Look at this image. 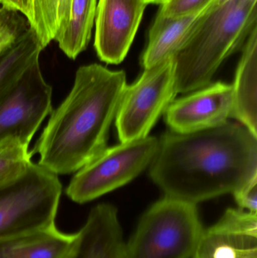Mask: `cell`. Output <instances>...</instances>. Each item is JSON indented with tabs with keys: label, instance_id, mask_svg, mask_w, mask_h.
<instances>
[{
	"label": "cell",
	"instance_id": "cell-1",
	"mask_svg": "<svg viewBox=\"0 0 257 258\" xmlns=\"http://www.w3.org/2000/svg\"><path fill=\"white\" fill-rule=\"evenodd\" d=\"M149 176L166 197L197 205L235 191L257 176V137L226 122L158 141Z\"/></svg>",
	"mask_w": 257,
	"mask_h": 258
},
{
	"label": "cell",
	"instance_id": "cell-2",
	"mask_svg": "<svg viewBox=\"0 0 257 258\" xmlns=\"http://www.w3.org/2000/svg\"><path fill=\"white\" fill-rule=\"evenodd\" d=\"M127 86L125 71L98 63L78 68L72 90L51 112L33 151L39 165L57 175L71 174L99 155Z\"/></svg>",
	"mask_w": 257,
	"mask_h": 258
},
{
	"label": "cell",
	"instance_id": "cell-3",
	"mask_svg": "<svg viewBox=\"0 0 257 258\" xmlns=\"http://www.w3.org/2000/svg\"><path fill=\"white\" fill-rule=\"evenodd\" d=\"M257 0H229L208 8L174 57L176 90L190 93L211 84L220 65L244 47L257 27Z\"/></svg>",
	"mask_w": 257,
	"mask_h": 258
},
{
	"label": "cell",
	"instance_id": "cell-4",
	"mask_svg": "<svg viewBox=\"0 0 257 258\" xmlns=\"http://www.w3.org/2000/svg\"><path fill=\"white\" fill-rule=\"evenodd\" d=\"M61 192L57 174L33 162L0 182V242L55 224Z\"/></svg>",
	"mask_w": 257,
	"mask_h": 258
},
{
	"label": "cell",
	"instance_id": "cell-5",
	"mask_svg": "<svg viewBox=\"0 0 257 258\" xmlns=\"http://www.w3.org/2000/svg\"><path fill=\"white\" fill-rule=\"evenodd\" d=\"M203 230L196 204L164 197L143 214L122 258H191Z\"/></svg>",
	"mask_w": 257,
	"mask_h": 258
},
{
	"label": "cell",
	"instance_id": "cell-6",
	"mask_svg": "<svg viewBox=\"0 0 257 258\" xmlns=\"http://www.w3.org/2000/svg\"><path fill=\"white\" fill-rule=\"evenodd\" d=\"M158 147V140L149 136L106 147L77 171L66 194L82 204L127 184L150 165Z\"/></svg>",
	"mask_w": 257,
	"mask_h": 258
},
{
	"label": "cell",
	"instance_id": "cell-7",
	"mask_svg": "<svg viewBox=\"0 0 257 258\" xmlns=\"http://www.w3.org/2000/svg\"><path fill=\"white\" fill-rule=\"evenodd\" d=\"M177 94L174 57L145 69L137 81L125 88L116 114L121 143L147 137Z\"/></svg>",
	"mask_w": 257,
	"mask_h": 258
},
{
	"label": "cell",
	"instance_id": "cell-8",
	"mask_svg": "<svg viewBox=\"0 0 257 258\" xmlns=\"http://www.w3.org/2000/svg\"><path fill=\"white\" fill-rule=\"evenodd\" d=\"M51 97L52 89L44 79L38 60L0 101V143L15 139L29 147L36 131L52 112Z\"/></svg>",
	"mask_w": 257,
	"mask_h": 258
},
{
	"label": "cell",
	"instance_id": "cell-9",
	"mask_svg": "<svg viewBox=\"0 0 257 258\" xmlns=\"http://www.w3.org/2000/svg\"><path fill=\"white\" fill-rule=\"evenodd\" d=\"M147 6L145 0H98L94 45L101 60L110 64L123 61Z\"/></svg>",
	"mask_w": 257,
	"mask_h": 258
},
{
	"label": "cell",
	"instance_id": "cell-10",
	"mask_svg": "<svg viewBox=\"0 0 257 258\" xmlns=\"http://www.w3.org/2000/svg\"><path fill=\"white\" fill-rule=\"evenodd\" d=\"M175 100L165 111L172 131L189 134L228 122L233 111L232 85L217 82Z\"/></svg>",
	"mask_w": 257,
	"mask_h": 258
},
{
	"label": "cell",
	"instance_id": "cell-11",
	"mask_svg": "<svg viewBox=\"0 0 257 258\" xmlns=\"http://www.w3.org/2000/svg\"><path fill=\"white\" fill-rule=\"evenodd\" d=\"M191 258H257V214L227 209L203 230Z\"/></svg>",
	"mask_w": 257,
	"mask_h": 258
},
{
	"label": "cell",
	"instance_id": "cell-12",
	"mask_svg": "<svg viewBox=\"0 0 257 258\" xmlns=\"http://www.w3.org/2000/svg\"><path fill=\"white\" fill-rule=\"evenodd\" d=\"M125 244L117 209L103 203L91 210L64 258H122Z\"/></svg>",
	"mask_w": 257,
	"mask_h": 258
},
{
	"label": "cell",
	"instance_id": "cell-13",
	"mask_svg": "<svg viewBox=\"0 0 257 258\" xmlns=\"http://www.w3.org/2000/svg\"><path fill=\"white\" fill-rule=\"evenodd\" d=\"M208 8L187 16L167 18L156 15L140 60L143 69L175 57L190 39Z\"/></svg>",
	"mask_w": 257,
	"mask_h": 258
},
{
	"label": "cell",
	"instance_id": "cell-14",
	"mask_svg": "<svg viewBox=\"0 0 257 258\" xmlns=\"http://www.w3.org/2000/svg\"><path fill=\"white\" fill-rule=\"evenodd\" d=\"M233 87V111L236 119L257 137V27L246 41Z\"/></svg>",
	"mask_w": 257,
	"mask_h": 258
},
{
	"label": "cell",
	"instance_id": "cell-15",
	"mask_svg": "<svg viewBox=\"0 0 257 258\" xmlns=\"http://www.w3.org/2000/svg\"><path fill=\"white\" fill-rule=\"evenodd\" d=\"M75 238L54 224L0 242V258H64Z\"/></svg>",
	"mask_w": 257,
	"mask_h": 258
},
{
	"label": "cell",
	"instance_id": "cell-16",
	"mask_svg": "<svg viewBox=\"0 0 257 258\" xmlns=\"http://www.w3.org/2000/svg\"><path fill=\"white\" fill-rule=\"evenodd\" d=\"M45 47L31 27L0 54V101L12 90L24 73L38 61Z\"/></svg>",
	"mask_w": 257,
	"mask_h": 258
},
{
	"label": "cell",
	"instance_id": "cell-17",
	"mask_svg": "<svg viewBox=\"0 0 257 258\" xmlns=\"http://www.w3.org/2000/svg\"><path fill=\"white\" fill-rule=\"evenodd\" d=\"M98 0H72L69 21L56 42L71 59H75L87 48L95 25Z\"/></svg>",
	"mask_w": 257,
	"mask_h": 258
},
{
	"label": "cell",
	"instance_id": "cell-18",
	"mask_svg": "<svg viewBox=\"0 0 257 258\" xmlns=\"http://www.w3.org/2000/svg\"><path fill=\"white\" fill-rule=\"evenodd\" d=\"M72 0H30L33 21L30 27L39 36L43 46L57 40L64 31L70 12Z\"/></svg>",
	"mask_w": 257,
	"mask_h": 258
},
{
	"label": "cell",
	"instance_id": "cell-19",
	"mask_svg": "<svg viewBox=\"0 0 257 258\" xmlns=\"http://www.w3.org/2000/svg\"><path fill=\"white\" fill-rule=\"evenodd\" d=\"M18 140L0 143V182L18 175L31 163L33 152Z\"/></svg>",
	"mask_w": 257,
	"mask_h": 258
},
{
	"label": "cell",
	"instance_id": "cell-20",
	"mask_svg": "<svg viewBox=\"0 0 257 258\" xmlns=\"http://www.w3.org/2000/svg\"><path fill=\"white\" fill-rule=\"evenodd\" d=\"M214 0H168L161 6L157 15L167 18L187 16L208 9Z\"/></svg>",
	"mask_w": 257,
	"mask_h": 258
},
{
	"label": "cell",
	"instance_id": "cell-21",
	"mask_svg": "<svg viewBox=\"0 0 257 258\" xmlns=\"http://www.w3.org/2000/svg\"><path fill=\"white\" fill-rule=\"evenodd\" d=\"M21 32V25L16 19L0 12V54L18 39Z\"/></svg>",
	"mask_w": 257,
	"mask_h": 258
},
{
	"label": "cell",
	"instance_id": "cell-22",
	"mask_svg": "<svg viewBox=\"0 0 257 258\" xmlns=\"http://www.w3.org/2000/svg\"><path fill=\"white\" fill-rule=\"evenodd\" d=\"M232 194L240 209L257 214V176Z\"/></svg>",
	"mask_w": 257,
	"mask_h": 258
},
{
	"label": "cell",
	"instance_id": "cell-23",
	"mask_svg": "<svg viewBox=\"0 0 257 258\" xmlns=\"http://www.w3.org/2000/svg\"><path fill=\"white\" fill-rule=\"evenodd\" d=\"M1 8L11 12H16L25 17L29 24L33 21V9L30 0H0Z\"/></svg>",
	"mask_w": 257,
	"mask_h": 258
},
{
	"label": "cell",
	"instance_id": "cell-24",
	"mask_svg": "<svg viewBox=\"0 0 257 258\" xmlns=\"http://www.w3.org/2000/svg\"><path fill=\"white\" fill-rule=\"evenodd\" d=\"M146 3L149 4H155V5H160V6H162L163 4L166 3V2L168 1V0H145Z\"/></svg>",
	"mask_w": 257,
	"mask_h": 258
},
{
	"label": "cell",
	"instance_id": "cell-25",
	"mask_svg": "<svg viewBox=\"0 0 257 258\" xmlns=\"http://www.w3.org/2000/svg\"><path fill=\"white\" fill-rule=\"evenodd\" d=\"M228 1L229 0H214L211 6V7H217V6H221V5L227 3Z\"/></svg>",
	"mask_w": 257,
	"mask_h": 258
}]
</instances>
